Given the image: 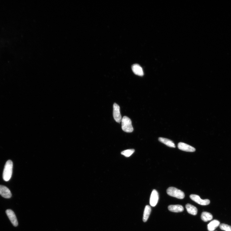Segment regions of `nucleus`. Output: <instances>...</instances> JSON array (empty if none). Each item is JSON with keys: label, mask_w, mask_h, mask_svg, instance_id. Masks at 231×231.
Wrapping results in <instances>:
<instances>
[{"label": "nucleus", "mask_w": 231, "mask_h": 231, "mask_svg": "<svg viewBox=\"0 0 231 231\" xmlns=\"http://www.w3.org/2000/svg\"><path fill=\"white\" fill-rule=\"evenodd\" d=\"M13 163L10 160L7 161L5 165L3 172V177L4 180L6 181L11 179L13 172Z\"/></svg>", "instance_id": "nucleus-1"}, {"label": "nucleus", "mask_w": 231, "mask_h": 231, "mask_svg": "<svg viewBox=\"0 0 231 231\" xmlns=\"http://www.w3.org/2000/svg\"><path fill=\"white\" fill-rule=\"evenodd\" d=\"M167 192L168 195L178 199H183L185 196L183 192L173 187L168 188L167 190Z\"/></svg>", "instance_id": "nucleus-2"}, {"label": "nucleus", "mask_w": 231, "mask_h": 231, "mask_svg": "<svg viewBox=\"0 0 231 231\" xmlns=\"http://www.w3.org/2000/svg\"><path fill=\"white\" fill-rule=\"evenodd\" d=\"M122 122V128L123 131L127 133H131L133 131V128L131 119L127 116H124Z\"/></svg>", "instance_id": "nucleus-3"}, {"label": "nucleus", "mask_w": 231, "mask_h": 231, "mask_svg": "<svg viewBox=\"0 0 231 231\" xmlns=\"http://www.w3.org/2000/svg\"><path fill=\"white\" fill-rule=\"evenodd\" d=\"M113 116L116 122L118 123H120L122 122V117L120 112L119 106L116 104L114 103L113 106Z\"/></svg>", "instance_id": "nucleus-4"}, {"label": "nucleus", "mask_w": 231, "mask_h": 231, "mask_svg": "<svg viewBox=\"0 0 231 231\" xmlns=\"http://www.w3.org/2000/svg\"><path fill=\"white\" fill-rule=\"evenodd\" d=\"M190 197L192 200L201 205H209L210 203V202L209 199H202L198 195L192 194L190 195Z\"/></svg>", "instance_id": "nucleus-5"}, {"label": "nucleus", "mask_w": 231, "mask_h": 231, "mask_svg": "<svg viewBox=\"0 0 231 231\" xmlns=\"http://www.w3.org/2000/svg\"><path fill=\"white\" fill-rule=\"evenodd\" d=\"M6 212L13 225L14 227H17L18 225V223L16 215L14 212L11 209H8L6 211Z\"/></svg>", "instance_id": "nucleus-6"}, {"label": "nucleus", "mask_w": 231, "mask_h": 231, "mask_svg": "<svg viewBox=\"0 0 231 231\" xmlns=\"http://www.w3.org/2000/svg\"><path fill=\"white\" fill-rule=\"evenodd\" d=\"M0 195L6 199L11 198L12 194L10 190L6 186L0 185Z\"/></svg>", "instance_id": "nucleus-7"}, {"label": "nucleus", "mask_w": 231, "mask_h": 231, "mask_svg": "<svg viewBox=\"0 0 231 231\" xmlns=\"http://www.w3.org/2000/svg\"><path fill=\"white\" fill-rule=\"evenodd\" d=\"M178 147L180 150L187 152H192L196 151V149L188 144L180 142L178 144Z\"/></svg>", "instance_id": "nucleus-8"}, {"label": "nucleus", "mask_w": 231, "mask_h": 231, "mask_svg": "<svg viewBox=\"0 0 231 231\" xmlns=\"http://www.w3.org/2000/svg\"><path fill=\"white\" fill-rule=\"evenodd\" d=\"M159 199V196L158 192L154 189L152 192L150 199V204L152 207L155 206L157 204Z\"/></svg>", "instance_id": "nucleus-9"}, {"label": "nucleus", "mask_w": 231, "mask_h": 231, "mask_svg": "<svg viewBox=\"0 0 231 231\" xmlns=\"http://www.w3.org/2000/svg\"><path fill=\"white\" fill-rule=\"evenodd\" d=\"M132 70L134 73L139 76L143 75V72L142 67L137 64H134L132 67Z\"/></svg>", "instance_id": "nucleus-10"}, {"label": "nucleus", "mask_w": 231, "mask_h": 231, "mask_svg": "<svg viewBox=\"0 0 231 231\" xmlns=\"http://www.w3.org/2000/svg\"><path fill=\"white\" fill-rule=\"evenodd\" d=\"M168 208L170 211L175 213L181 212L184 210L183 207L180 205H170L168 206Z\"/></svg>", "instance_id": "nucleus-11"}, {"label": "nucleus", "mask_w": 231, "mask_h": 231, "mask_svg": "<svg viewBox=\"0 0 231 231\" xmlns=\"http://www.w3.org/2000/svg\"><path fill=\"white\" fill-rule=\"evenodd\" d=\"M220 221L217 220H214L208 225V229L209 231H214L219 226H220Z\"/></svg>", "instance_id": "nucleus-12"}, {"label": "nucleus", "mask_w": 231, "mask_h": 231, "mask_svg": "<svg viewBox=\"0 0 231 231\" xmlns=\"http://www.w3.org/2000/svg\"><path fill=\"white\" fill-rule=\"evenodd\" d=\"M159 140L168 147L171 148L176 147L174 143L170 139L165 138L159 137Z\"/></svg>", "instance_id": "nucleus-13"}, {"label": "nucleus", "mask_w": 231, "mask_h": 231, "mask_svg": "<svg viewBox=\"0 0 231 231\" xmlns=\"http://www.w3.org/2000/svg\"><path fill=\"white\" fill-rule=\"evenodd\" d=\"M186 208L188 213L189 214L194 215L197 214L198 210L195 206L188 204L186 205Z\"/></svg>", "instance_id": "nucleus-14"}, {"label": "nucleus", "mask_w": 231, "mask_h": 231, "mask_svg": "<svg viewBox=\"0 0 231 231\" xmlns=\"http://www.w3.org/2000/svg\"><path fill=\"white\" fill-rule=\"evenodd\" d=\"M151 211V209L150 206L147 205L144 209L143 217V221L144 222H146L147 220Z\"/></svg>", "instance_id": "nucleus-15"}, {"label": "nucleus", "mask_w": 231, "mask_h": 231, "mask_svg": "<svg viewBox=\"0 0 231 231\" xmlns=\"http://www.w3.org/2000/svg\"><path fill=\"white\" fill-rule=\"evenodd\" d=\"M201 218L202 220L205 222H207L211 220L213 218V216L211 214L207 212H203L202 213L201 216Z\"/></svg>", "instance_id": "nucleus-16"}, {"label": "nucleus", "mask_w": 231, "mask_h": 231, "mask_svg": "<svg viewBox=\"0 0 231 231\" xmlns=\"http://www.w3.org/2000/svg\"><path fill=\"white\" fill-rule=\"evenodd\" d=\"M134 150L133 149H128L124 151L121 152L122 155L126 157H129L131 156L134 152Z\"/></svg>", "instance_id": "nucleus-17"}, {"label": "nucleus", "mask_w": 231, "mask_h": 231, "mask_svg": "<svg viewBox=\"0 0 231 231\" xmlns=\"http://www.w3.org/2000/svg\"><path fill=\"white\" fill-rule=\"evenodd\" d=\"M220 228L221 229L225 231H231V226L227 224H221L220 225Z\"/></svg>", "instance_id": "nucleus-18"}]
</instances>
